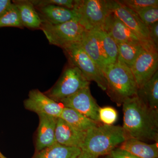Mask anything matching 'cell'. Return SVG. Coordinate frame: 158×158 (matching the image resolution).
Returning <instances> with one entry per match:
<instances>
[{
    "label": "cell",
    "mask_w": 158,
    "mask_h": 158,
    "mask_svg": "<svg viewBox=\"0 0 158 158\" xmlns=\"http://www.w3.org/2000/svg\"><path fill=\"white\" fill-rule=\"evenodd\" d=\"M135 12L148 27L158 22V7H148Z\"/></svg>",
    "instance_id": "cell-26"
},
{
    "label": "cell",
    "mask_w": 158,
    "mask_h": 158,
    "mask_svg": "<svg viewBox=\"0 0 158 158\" xmlns=\"http://www.w3.org/2000/svg\"><path fill=\"white\" fill-rule=\"evenodd\" d=\"M150 37L154 44L156 47L158 48V22L148 27Z\"/></svg>",
    "instance_id": "cell-30"
},
{
    "label": "cell",
    "mask_w": 158,
    "mask_h": 158,
    "mask_svg": "<svg viewBox=\"0 0 158 158\" xmlns=\"http://www.w3.org/2000/svg\"><path fill=\"white\" fill-rule=\"evenodd\" d=\"M98 116L100 122L104 124L112 125L118 118L117 111L112 107L106 106L99 108Z\"/></svg>",
    "instance_id": "cell-28"
},
{
    "label": "cell",
    "mask_w": 158,
    "mask_h": 158,
    "mask_svg": "<svg viewBox=\"0 0 158 158\" xmlns=\"http://www.w3.org/2000/svg\"><path fill=\"white\" fill-rule=\"evenodd\" d=\"M118 2L135 12L148 7H158V0H122Z\"/></svg>",
    "instance_id": "cell-25"
},
{
    "label": "cell",
    "mask_w": 158,
    "mask_h": 158,
    "mask_svg": "<svg viewBox=\"0 0 158 158\" xmlns=\"http://www.w3.org/2000/svg\"><path fill=\"white\" fill-rule=\"evenodd\" d=\"M90 84L78 68L69 63L56 85L45 94L55 101L60 102Z\"/></svg>",
    "instance_id": "cell-7"
},
{
    "label": "cell",
    "mask_w": 158,
    "mask_h": 158,
    "mask_svg": "<svg viewBox=\"0 0 158 158\" xmlns=\"http://www.w3.org/2000/svg\"><path fill=\"white\" fill-rule=\"evenodd\" d=\"M82 48L103 70L107 65L99 40L94 31H86L81 43Z\"/></svg>",
    "instance_id": "cell-16"
},
{
    "label": "cell",
    "mask_w": 158,
    "mask_h": 158,
    "mask_svg": "<svg viewBox=\"0 0 158 158\" xmlns=\"http://www.w3.org/2000/svg\"><path fill=\"white\" fill-rule=\"evenodd\" d=\"M64 107L76 110L88 118L99 123L100 107L91 94L90 87H85L60 102Z\"/></svg>",
    "instance_id": "cell-9"
},
{
    "label": "cell",
    "mask_w": 158,
    "mask_h": 158,
    "mask_svg": "<svg viewBox=\"0 0 158 158\" xmlns=\"http://www.w3.org/2000/svg\"><path fill=\"white\" fill-rule=\"evenodd\" d=\"M1 158H7L5 156L2 152L1 153Z\"/></svg>",
    "instance_id": "cell-33"
},
{
    "label": "cell",
    "mask_w": 158,
    "mask_h": 158,
    "mask_svg": "<svg viewBox=\"0 0 158 158\" xmlns=\"http://www.w3.org/2000/svg\"><path fill=\"white\" fill-rule=\"evenodd\" d=\"M138 96L151 110L158 112V72L138 89Z\"/></svg>",
    "instance_id": "cell-20"
},
{
    "label": "cell",
    "mask_w": 158,
    "mask_h": 158,
    "mask_svg": "<svg viewBox=\"0 0 158 158\" xmlns=\"http://www.w3.org/2000/svg\"><path fill=\"white\" fill-rule=\"evenodd\" d=\"M26 110L40 114H44L59 118L64 106L50 98L38 89L31 90L28 98L24 101Z\"/></svg>",
    "instance_id": "cell-11"
},
{
    "label": "cell",
    "mask_w": 158,
    "mask_h": 158,
    "mask_svg": "<svg viewBox=\"0 0 158 158\" xmlns=\"http://www.w3.org/2000/svg\"><path fill=\"white\" fill-rule=\"evenodd\" d=\"M86 134L87 132L77 130L62 118H58L56 129V140L58 144L81 149Z\"/></svg>",
    "instance_id": "cell-14"
},
{
    "label": "cell",
    "mask_w": 158,
    "mask_h": 158,
    "mask_svg": "<svg viewBox=\"0 0 158 158\" xmlns=\"http://www.w3.org/2000/svg\"><path fill=\"white\" fill-rule=\"evenodd\" d=\"M111 12L126 25L135 35L144 50L158 52L150 37L148 27L132 10L119 3L118 1H108Z\"/></svg>",
    "instance_id": "cell-6"
},
{
    "label": "cell",
    "mask_w": 158,
    "mask_h": 158,
    "mask_svg": "<svg viewBox=\"0 0 158 158\" xmlns=\"http://www.w3.org/2000/svg\"><path fill=\"white\" fill-rule=\"evenodd\" d=\"M12 4L10 0H0V17L9 9Z\"/></svg>",
    "instance_id": "cell-31"
},
{
    "label": "cell",
    "mask_w": 158,
    "mask_h": 158,
    "mask_svg": "<svg viewBox=\"0 0 158 158\" xmlns=\"http://www.w3.org/2000/svg\"><path fill=\"white\" fill-rule=\"evenodd\" d=\"M40 30L50 44L63 49L74 44H81L86 31L76 20L56 25L42 22Z\"/></svg>",
    "instance_id": "cell-4"
},
{
    "label": "cell",
    "mask_w": 158,
    "mask_h": 158,
    "mask_svg": "<svg viewBox=\"0 0 158 158\" xmlns=\"http://www.w3.org/2000/svg\"><path fill=\"white\" fill-rule=\"evenodd\" d=\"M109 155L112 158H139L127 151L119 148L113 149Z\"/></svg>",
    "instance_id": "cell-29"
},
{
    "label": "cell",
    "mask_w": 158,
    "mask_h": 158,
    "mask_svg": "<svg viewBox=\"0 0 158 158\" xmlns=\"http://www.w3.org/2000/svg\"><path fill=\"white\" fill-rule=\"evenodd\" d=\"M39 123L36 141L37 152L56 143V129L58 118L44 114H38Z\"/></svg>",
    "instance_id": "cell-12"
},
{
    "label": "cell",
    "mask_w": 158,
    "mask_h": 158,
    "mask_svg": "<svg viewBox=\"0 0 158 158\" xmlns=\"http://www.w3.org/2000/svg\"><path fill=\"white\" fill-rule=\"evenodd\" d=\"M31 1L35 7L55 5L74 10L76 8L78 0H33Z\"/></svg>",
    "instance_id": "cell-27"
},
{
    "label": "cell",
    "mask_w": 158,
    "mask_h": 158,
    "mask_svg": "<svg viewBox=\"0 0 158 158\" xmlns=\"http://www.w3.org/2000/svg\"><path fill=\"white\" fill-rule=\"evenodd\" d=\"M104 31L113 38L117 44L121 43H140L132 31L112 12L106 19Z\"/></svg>",
    "instance_id": "cell-15"
},
{
    "label": "cell",
    "mask_w": 158,
    "mask_h": 158,
    "mask_svg": "<svg viewBox=\"0 0 158 158\" xmlns=\"http://www.w3.org/2000/svg\"><path fill=\"white\" fill-rule=\"evenodd\" d=\"M139 158H158V143L148 144L144 141L128 138L119 147Z\"/></svg>",
    "instance_id": "cell-18"
},
{
    "label": "cell",
    "mask_w": 158,
    "mask_h": 158,
    "mask_svg": "<svg viewBox=\"0 0 158 158\" xmlns=\"http://www.w3.org/2000/svg\"><path fill=\"white\" fill-rule=\"evenodd\" d=\"M127 138L122 127L99 124L87 131L81 149L97 158L109 155Z\"/></svg>",
    "instance_id": "cell-3"
},
{
    "label": "cell",
    "mask_w": 158,
    "mask_h": 158,
    "mask_svg": "<svg viewBox=\"0 0 158 158\" xmlns=\"http://www.w3.org/2000/svg\"><path fill=\"white\" fill-rule=\"evenodd\" d=\"M103 72L107 82L106 91L117 105L138 95V88L132 72L119 57L115 63L107 65Z\"/></svg>",
    "instance_id": "cell-2"
},
{
    "label": "cell",
    "mask_w": 158,
    "mask_h": 158,
    "mask_svg": "<svg viewBox=\"0 0 158 158\" xmlns=\"http://www.w3.org/2000/svg\"><path fill=\"white\" fill-rule=\"evenodd\" d=\"M76 158H98L89 154L85 152L82 151L81 153Z\"/></svg>",
    "instance_id": "cell-32"
},
{
    "label": "cell",
    "mask_w": 158,
    "mask_h": 158,
    "mask_svg": "<svg viewBox=\"0 0 158 158\" xmlns=\"http://www.w3.org/2000/svg\"><path fill=\"white\" fill-rule=\"evenodd\" d=\"M42 22L52 25H59L76 20L78 15L76 11L55 5L35 7Z\"/></svg>",
    "instance_id": "cell-13"
},
{
    "label": "cell",
    "mask_w": 158,
    "mask_h": 158,
    "mask_svg": "<svg viewBox=\"0 0 158 158\" xmlns=\"http://www.w3.org/2000/svg\"><path fill=\"white\" fill-rule=\"evenodd\" d=\"M106 158H112L110 155H107Z\"/></svg>",
    "instance_id": "cell-34"
},
{
    "label": "cell",
    "mask_w": 158,
    "mask_h": 158,
    "mask_svg": "<svg viewBox=\"0 0 158 158\" xmlns=\"http://www.w3.org/2000/svg\"><path fill=\"white\" fill-rule=\"evenodd\" d=\"M4 27H14L21 29L24 28L18 10L13 2L9 9L0 17V28Z\"/></svg>",
    "instance_id": "cell-24"
},
{
    "label": "cell",
    "mask_w": 158,
    "mask_h": 158,
    "mask_svg": "<svg viewBox=\"0 0 158 158\" xmlns=\"http://www.w3.org/2000/svg\"><path fill=\"white\" fill-rule=\"evenodd\" d=\"M81 152L79 148L69 147L56 143L37 152L33 158H76Z\"/></svg>",
    "instance_id": "cell-21"
},
{
    "label": "cell",
    "mask_w": 158,
    "mask_h": 158,
    "mask_svg": "<svg viewBox=\"0 0 158 158\" xmlns=\"http://www.w3.org/2000/svg\"><path fill=\"white\" fill-rule=\"evenodd\" d=\"M158 52L144 50L131 67L138 89L141 88L158 71Z\"/></svg>",
    "instance_id": "cell-10"
},
{
    "label": "cell",
    "mask_w": 158,
    "mask_h": 158,
    "mask_svg": "<svg viewBox=\"0 0 158 158\" xmlns=\"http://www.w3.org/2000/svg\"><path fill=\"white\" fill-rule=\"evenodd\" d=\"M122 105V127L127 138L158 142V112L151 110L138 95Z\"/></svg>",
    "instance_id": "cell-1"
},
{
    "label": "cell",
    "mask_w": 158,
    "mask_h": 158,
    "mask_svg": "<svg viewBox=\"0 0 158 158\" xmlns=\"http://www.w3.org/2000/svg\"><path fill=\"white\" fill-rule=\"evenodd\" d=\"M118 56L130 68L139 55L144 50L140 43H121L117 44Z\"/></svg>",
    "instance_id": "cell-23"
},
{
    "label": "cell",
    "mask_w": 158,
    "mask_h": 158,
    "mask_svg": "<svg viewBox=\"0 0 158 158\" xmlns=\"http://www.w3.org/2000/svg\"><path fill=\"white\" fill-rule=\"evenodd\" d=\"M1 152H0V158H1Z\"/></svg>",
    "instance_id": "cell-35"
},
{
    "label": "cell",
    "mask_w": 158,
    "mask_h": 158,
    "mask_svg": "<svg viewBox=\"0 0 158 158\" xmlns=\"http://www.w3.org/2000/svg\"><path fill=\"white\" fill-rule=\"evenodd\" d=\"M69 63L79 69L89 82H95L102 90H107V82L103 71L82 48L81 44H74L63 49Z\"/></svg>",
    "instance_id": "cell-8"
},
{
    "label": "cell",
    "mask_w": 158,
    "mask_h": 158,
    "mask_svg": "<svg viewBox=\"0 0 158 158\" xmlns=\"http://www.w3.org/2000/svg\"><path fill=\"white\" fill-rule=\"evenodd\" d=\"M59 118H62L73 127L82 131L87 132L91 128L99 125L98 123L69 108L64 107Z\"/></svg>",
    "instance_id": "cell-19"
},
{
    "label": "cell",
    "mask_w": 158,
    "mask_h": 158,
    "mask_svg": "<svg viewBox=\"0 0 158 158\" xmlns=\"http://www.w3.org/2000/svg\"><path fill=\"white\" fill-rule=\"evenodd\" d=\"M74 10L79 23L89 31H104L106 19L111 12L108 1L105 0H78Z\"/></svg>",
    "instance_id": "cell-5"
},
{
    "label": "cell",
    "mask_w": 158,
    "mask_h": 158,
    "mask_svg": "<svg viewBox=\"0 0 158 158\" xmlns=\"http://www.w3.org/2000/svg\"><path fill=\"white\" fill-rule=\"evenodd\" d=\"M17 7L21 21L24 27L40 29L42 21L31 1L19 0L12 2Z\"/></svg>",
    "instance_id": "cell-17"
},
{
    "label": "cell",
    "mask_w": 158,
    "mask_h": 158,
    "mask_svg": "<svg viewBox=\"0 0 158 158\" xmlns=\"http://www.w3.org/2000/svg\"><path fill=\"white\" fill-rule=\"evenodd\" d=\"M94 31L99 40L107 65L117 61L118 57L117 44L113 38L103 30Z\"/></svg>",
    "instance_id": "cell-22"
}]
</instances>
